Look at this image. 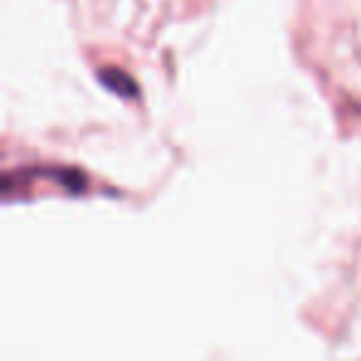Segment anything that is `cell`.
<instances>
[{
  "mask_svg": "<svg viewBox=\"0 0 361 361\" xmlns=\"http://www.w3.org/2000/svg\"><path fill=\"white\" fill-rule=\"evenodd\" d=\"M97 80L104 90H109L111 94H119L121 99H136L139 97V85L119 67H102V70H97Z\"/></svg>",
  "mask_w": 361,
  "mask_h": 361,
  "instance_id": "cell-1",
  "label": "cell"
}]
</instances>
